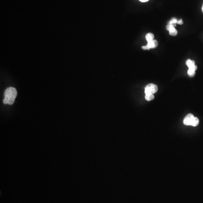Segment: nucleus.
<instances>
[{
	"instance_id": "obj_6",
	"label": "nucleus",
	"mask_w": 203,
	"mask_h": 203,
	"mask_svg": "<svg viewBox=\"0 0 203 203\" xmlns=\"http://www.w3.org/2000/svg\"><path fill=\"white\" fill-rule=\"evenodd\" d=\"M154 34L152 33H149L145 35V39L147 40V42H150L152 40H154Z\"/></svg>"
},
{
	"instance_id": "obj_4",
	"label": "nucleus",
	"mask_w": 203,
	"mask_h": 203,
	"mask_svg": "<svg viewBox=\"0 0 203 203\" xmlns=\"http://www.w3.org/2000/svg\"><path fill=\"white\" fill-rule=\"evenodd\" d=\"M175 26L176 25H171V24H168L167 26V30H169V34L171 35V36H176L177 34H178V32L177 30L175 28Z\"/></svg>"
},
{
	"instance_id": "obj_2",
	"label": "nucleus",
	"mask_w": 203,
	"mask_h": 203,
	"mask_svg": "<svg viewBox=\"0 0 203 203\" xmlns=\"http://www.w3.org/2000/svg\"><path fill=\"white\" fill-rule=\"evenodd\" d=\"M183 124L187 126L196 127L199 124V120L197 118L194 117L192 114L190 113L185 117L183 120Z\"/></svg>"
},
{
	"instance_id": "obj_3",
	"label": "nucleus",
	"mask_w": 203,
	"mask_h": 203,
	"mask_svg": "<svg viewBox=\"0 0 203 203\" xmlns=\"http://www.w3.org/2000/svg\"><path fill=\"white\" fill-rule=\"evenodd\" d=\"M158 86L154 84H150L145 86V94H155L158 91Z\"/></svg>"
},
{
	"instance_id": "obj_5",
	"label": "nucleus",
	"mask_w": 203,
	"mask_h": 203,
	"mask_svg": "<svg viewBox=\"0 0 203 203\" xmlns=\"http://www.w3.org/2000/svg\"><path fill=\"white\" fill-rule=\"evenodd\" d=\"M158 45V42L157 41V40H155V39H154L152 40L151 41H150V42H147V48H149V50L151 49V48H156Z\"/></svg>"
},
{
	"instance_id": "obj_13",
	"label": "nucleus",
	"mask_w": 203,
	"mask_h": 203,
	"mask_svg": "<svg viewBox=\"0 0 203 203\" xmlns=\"http://www.w3.org/2000/svg\"><path fill=\"white\" fill-rule=\"evenodd\" d=\"M202 11H203V6H202Z\"/></svg>"
},
{
	"instance_id": "obj_9",
	"label": "nucleus",
	"mask_w": 203,
	"mask_h": 203,
	"mask_svg": "<svg viewBox=\"0 0 203 203\" xmlns=\"http://www.w3.org/2000/svg\"><path fill=\"white\" fill-rule=\"evenodd\" d=\"M195 71H196L195 70L188 68V71H187L188 76H190V77H194L195 75Z\"/></svg>"
},
{
	"instance_id": "obj_12",
	"label": "nucleus",
	"mask_w": 203,
	"mask_h": 203,
	"mask_svg": "<svg viewBox=\"0 0 203 203\" xmlns=\"http://www.w3.org/2000/svg\"><path fill=\"white\" fill-rule=\"evenodd\" d=\"M140 1L141 2H145L149 1V0H140Z\"/></svg>"
},
{
	"instance_id": "obj_8",
	"label": "nucleus",
	"mask_w": 203,
	"mask_h": 203,
	"mask_svg": "<svg viewBox=\"0 0 203 203\" xmlns=\"http://www.w3.org/2000/svg\"><path fill=\"white\" fill-rule=\"evenodd\" d=\"M154 95L153 94H145V100L147 101H151L154 99Z\"/></svg>"
},
{
	"instance_id": "obj_11",
	"label": "nucleus",
	"mask_w": 203,
	"mask_h": 203,
	"mask_svg": "<svg viewBox=\"0 0 203 203\" xmlns=\"http://www.w3.org/2000/svg\"><path fill=\"white\" fill-rule=\"evenodd\" d=\"M183 23V21H182V19H179V20H178V21H177V24H179V25H182Z\"/></svg>"
},
{
	"instance_id": "obj_10",
	"label": "nucleus",
	"mask_w": 203,
	"mask_h": 203,
	"mask_svg": "<svg viewBox=\"0 0 203 203\" xmlns=\"http://www.w3.org/2000/svg\"><path fill=\"white\" fill-rule=\"evenodd\" d=\"M177 21H178V20H177V19L175 18H173L172 19L169 21L168 24L176 25V23H177Z\"/></svg>"
},
{
	"instance_id": "obj_7",
	"label": "nucleus",
	"mask_w": 203,
	"mask_h": 203,
	"mask_svg": "<svg viewBox=\"0 0 203 203\" xmlns=\"http://www.w3.org/2000/svg\"><path fill=\"white\" fill-rule=\"evenodd\" d=\"M186 65L187 66V67H188V68L193 67L195 65V62H194V61H192L191 59H188V60H187L186 62Z\"/></svg>"
},
{
	"instance_id": "obj_1",
	"label": "nucleus",
	"mask_w": 203,
	"mask_h": 203,
	"mask_svg": "<svg viewBox=\"0 0 203 203\" xmlns=\"http://www.w3.org/2000/svg\"><path fill=\"white\" fill-rule=\"evenodd\" d=\"M4 96L3 103L12 105L15 102V98L17 96V91L16 89L12 87L7 88L5 91Z\"/></svg>"
}]
</instances>
